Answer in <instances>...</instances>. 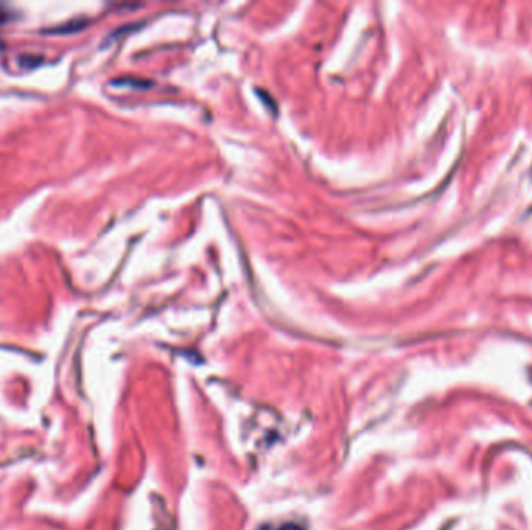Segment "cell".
<instances>
[{"label":"cell","mask_w":532,"mask_h":530,"mask_svg":"<svg viewBox=\"0 0 532 530\" xmlns=\"http://www.w3.org/2000/svg\"><path fill=\"white\" fill-rule=\"evenodd\" d=\"M279 530H302V527L298 526V524H285Z\"/></svg>","instance_id":"cell-4"},{"label":"cell","mask_w":532,"mask_h":530,"mask_svg":"<svg viewBox=\"0 0 532 530\" xmlns=\"http://www.w3.org/2000/svg\"><path fill=\"white\" fill-rule=\"evenodd\" d=\"M88 19L86 17H77V19H73L70 22H66L63 23V26H59L57 28L50 30V33H73V32H78V30L84 28L86 26H88Z\"/></svg>","instance_id":"cell-1"},{"label":"cell","mask_w":532,"mask_h":530,"mask_svg":"<svg viewBox=\"0 0 532 530\" xmlns=\"http://www.w3.org/2000/svg\"><path fill=\"white\" fill-rule=\"evenodd\" d=\"M115 84H137V86H142V88H144V86H150L151 83H146V81H134V79H117V81H114Z\"/></svg>","instance_id":"cell-2"},{"label":"cell","mask_w":532,"mask_h":530,"mask_svg":"<svg viewBox=\"0 0 532 530\" xmlns=\"http://www.w3.org/2000/svg\"><path fill=\"white\" fill-rule=\"evenodd\" d=\"M10 10H7L3 7V5H0V26H2L3 22H7L10 19Z\"/></svg>","instance_id":"cell-3"}]
</instances>
